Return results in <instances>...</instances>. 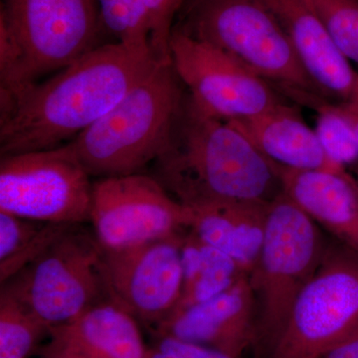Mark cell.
I'll use <instances>...</instances> for the list:
<instances>
[{
    "mask_svg": "<svg viewBox=\"0 0 358 358\" xmlns=\"http://www.w3.org/2000/svg\"><path fill=\"white\" fill-rule=\"evenodd\" d=\"M80 225L67 227L34 262L1 285L49 329L108 296L103 249Z\"/></svg>",
    "mask_w": 358,
    "mask_h": 358,
    "instance_id": "5b68a950",
    "label": "cell"
},
{
    "mask_svg": "<svg viewBox=\"0 0 358 358\" xmlns=\"http://www.w3.org/2000/svg\"><path fill=\"white\" fill-rule=\"evenodd\" d=\"M70 225L40 222L0 211V282L6 284L42 253Z\"/></svg>",
    "mask_w": 358,
    "mask_h": 358,
    "instance_id": "ffe728a7",
    "label": "cell"
},
{
    "mask_svg": "<svg viewBox=\"0 0 358 358\" xmlns=\"http://www.w3.org/2000/svg\"><path fill=\"white\" fill-rule=\"evenodd\" d=\"M327 249L315 221L286 195L270 202L262 249L249 278L260 296L261 331L272 346Z\"/></svg>",
    "mask_w": 358,
    "mask_h": 358,
    "instance_id": "8992f818",
    "label": "cell"
},
{
    "mask_svg": "<svg viewBox=\"0 0 358 358\" xmlns=\"http://www.w3.org/2000/svg\"><path fill=\"white\" fill-rule=\"evenodd\" d=\"M185 0H145L150 28V50L159 63H171L169 41L174 20Z\"/></svg>",
    "mask_w": 358,
    "mask_h": 358,
    "instance_id": "cb8c5ba5",
    "label": "cell"
},
{
    "mask_svg": "<svg viewBox=\"0 0 358 358\" xmlns=\"http://www.w3.org/2000/svg\"><path fill=\"white\" fill-rule=\"evenodd\" d=\"M0 16L17 40L29 84L105 44L96 0H2Z\"/></svg>",
    "mask_w": 358,
    "mask_h": 358,
    "instance_id": "30bf717a",
    "label": "cell"
},
{
    "mask_svg": "<svg viewBox=\"0 0 358 358\" xmlns=\"http://www.w3.org/2000/svg\"><path fill=\"white\" fill-rule=\"evenodd\" d=\"M358 331V254L327 248L289 310L271 358H322Z\"/></svg>",
    "mask_w": 358,
    "mask_h": 358,
    "instance_id": "52a82bcc",
    "label": "cell"
},
{
    "mask_svg": "<svg viewBox=\"0 0 358 358\" xmlns=\"http://www.w3.org/2000/svg\"><path fill=\"white\" fill-rule=\"evenodd\" d=\"M185 95L173 62L157 63L70 145L90 176L140 173L166 148Z\"/></svg>",
    "mask_w": 358,
    "mask_h": 358,
    "instance_id": "3957f363",
    "label": "cell"
},
{
    "mask_svg": "<svg viewBox=\"0 0 358 358\" xmlns=\"http://www.w3.org/2000/svg\"><path fill=\"white\" fill-rule=\"evenodd\" d=\"M155 178L181 204L272 201L282 194L278 166L230 122L200 110L186 91Z\"/></svg>",
    "mask_w": 358,
    "mask_h": 358,
    "instance_id": "7a4b0ae2",
    "label": "cell"
},
{
    "mask_svg": "<svg viewBox=\"0 0 358 358\" xmlns=\"http://www.w3.org/2000/svg\"><path fill=\"white\" fill-rule=\"evenodd\" d=\"M90 174L70 143L3 155L0 211L40 222L78 225L90 221Z\"/></svg>",
    "mask_w": 358,
    "mask_h": 358,
    "instance_id": "ba28073f",
    "label": "cell"
},
{
    "mask_svg": "<svg viewBox=\"0 0 358 358\" xmlns=\"http://www.w3.org/2000/svg\"><path fill=\"white\" fill-rule=\"evenodd\" d=\"M229 122L278 166L348 173L345 167L329 159L296 106L284 102L264 114Z\"/></svg>",
    "mask_w": 358,
    "mask_h": 358,
    "instance_id": "e0dca14e",
    "label": "cell"
},
{
    "mask_svg": "<svg viewBox=\"0 0 358 358\" xmlns=\"http://www.w3.org/2000/svg\"><path fill=\"white\" fill-rule=\"evenodd\" d=\"M350 62L358 65V0H303Z\"/></svg>",
    "mask_w": 358,
    "mask_h": 358,
    "instance_id": "603a6c76",
    "label": "cell"
},
{
    "mask_svg": "<svg viewBox=\"0 0 358 358\" xmlns=\"http://www.w3.org/2000/svg\"><path fill=\"white\" fill-rule=\"evenodd\" d=\"M293 45L301 64L331 102L358 112V72L303 0H263Z\"/></svg>",
    "mask_w": 358,
    "mask_h": 358,
    "instance_id": "4fadbf2b",
    "label": "cell"
},
{
    "mask_svg": "<svg viewBox=\"0 0 358 358\" xmlns=\"http://www.w3.org/2000/svg\"><path fill=\"white\" fill-rule=\"evenodd\" d=\"M96 1L103 31L115 39V43L124 45L129 50L152 56L150 20L145 0Z\"/></svg>",
    "mask_w": 358,
    "mask_h": 358,
    "instance_id": "7402d4cb",
    "label": "cell"
},
{
    "mask_svg": "<svg viewBox=\"0 0 358 358\" xmlns=\"http://www.w3.org/2000/svg\"><path fill=\"white\" fill-rule=\"evenodd\" d=\"M355 174H357V176H355V179H357V185H358V164H355Z\"/></svg>",
    "mask_w": 358,
    "mask_h": 358,
    "instance_id": "f1b7e54d",
    "label": "cell"
},
{
    "mask_svg": "<svg viewBox=\"0 0 358 358\" xmlns=\"http://www.w3.org/2000/svg\"><path fill=\"white\" fill-rule=\"evenodd\" d=\"M256 294L249 275L199 305L173 313L155 329L166 336L242 357L255 343Z\"/></svg>",
    "mask_w": 358,
    "mask_h": 358,
    "instance_id": "5bb4252c",
    "label": "cell"
},
{
    "mask_svg": "<svg viewBox=\"0 0 358 358\" xmlns=\"http://www.w3.org/2000/svg\"><path fill=\"white\" fill-rule=\"evenodd\" d=\"M176 17L174 30L225 52L278 91L299 90L324 98L263 0H185Z\"/></svg>",
    "mask_w": 358,
    "mask_h": 358,
    "instance_id": "277c9868",
    "label": "cell"
},
{
    "mask_svg": "<svg viewBox=\"0 0 358 358\" xmlns=\"http://www.w3.org/2000/svg\"><path fill=\"white\" fill-rule=\"evenodd\" d=\"M186 233L124 251L103 252L108 298L155 329L180 300L183 284L181 245Z\"/></svg>",
    "mask_w": 358,
    "mask_h": 358,
    "instance_id": "7c38bea8",
    "label": "cell"
},
{
    "mask_svg": "<svg viewBox=\"0 0 358 358\" xmlns=\"http://www.w3.org/2000/svg\"></svg>",
    "mask_w": 358,
    "mask_h": 358,
    "instance_id": "f546056e",
    "label": "cell"
},
{
    "mask_svg": "<svg viewBox=\"0 0 358 358\" xmlns=\"http://www.w3.org/2000/svg\"><path fill=\"white\" fill-rule=\"evenodd\" d=\"M148 358H242L208 348L173 338L157 336V341L148 348Z\"/></svg>",
    "mask_w": 358,
    "mask_h": 358,
    "instance_id": "d4e9b609",
    "label": "cell"
},
{
    "mask_svg": "<svg viewBox=\"0 0 358 358\" xmlns=\"http://www.w3.org/2000/svg\"><path fill=\"white\" fill-rule=\"evenodd\" d=\"M49 329L8 289L0 292V358H27Z\"/></svg>",
    "mask_w": 358,
    "mask_h": 358,
    "instance_id": "44dd1931",
    "label": "cell"
},
{
    "mask_svg": "<svg viewBox=\"0 0 358 358\" xmlns=\"http://www.w3.org/2000/svg\"><path fill=\"white\" fill-rule=\"evenodd\" d=\"M270 202H223L189 208V231L200 241L227 254L250 275L262 249Z\"/></svg>",
    "mask_w": 358,
    "mask_h": 358,
    "instance_id": "ac0fdd59",
    "label": "cell"
},
{
    "mask_svg": "<svg viewBox=\"0 0 358 358\" xmlns=\"http://www.w3.org/2000/svg\"><path fill=\"white\" fill-rule=\"evenodd\" d=\"M157 61L109 42L43 83L0 101V154L60 147L101 119L147 76Z\"/></svg>",
    "mask_w": 358,
    "mask_h": 358,
    "instance_id": "6da1fadb",
    "label": "cell"
},
{
    "mask_svg": "<svg viewBox=\"0 0 358 358\" xmlns=\"http://www.w3.org/2000/svg\"><path fill=\"white\" fill-rule=\"evenodd\" d=\"M169 50L188 95L206 114L235 121L286 102L274 85L211 45L173 29Z\"/></svg>",
    "mask_w": 358,
    "mask_h": 358,
    "instance_id": "8fae6325",
    "label": "cell"
},
{
    "mask_svg": "<svg viewBox=\"0 0 358 358\" xmlns=\"http://www.w3.org/2000/svg\"><path fill=\"white\" fill-rule=\"evenodd\" d=\"M322 358H358V331L334 346Z\"/></svg>",
    "mask_w": 358,
    "mask_h": 358,
    "instance_id": "484cf974",
    "label": "cell"
},
{
    "mask_svg": "<svg viewBox=\"0 0 358 358\" xmlns=\"http://www.w3.org/2000/svg\"><path fill=\"white\" fill-rule=\"evenodd\" d=\"M192 220V210L155 176L134 173L93 183L90 221L107 253L185 234Z\"/></svg>",
    "mask_w": 358,
    "mask_h": 358,
    "instance_id": "9c48e42d",
    "label": "cell"
},
{
    "mask_svg": "<svg viewBox=\"0 0 358 358\" xmlns=\"http://www.w3.org/2000/svg\"><path fill=\"white\" fill-rule=\"evenodd\" d=\"M138 322L107 296L76 319L49 329L50 341L45 350L85 358H148Z\"/></svg>",
    "mask_w": 358,
    "mask_h": 358,
    "instance_id": "9a60e30c",
    "label": "cell"
},
{
    "mask_svg": "<svg viewBox=\"0 0 358 358\" xmlns=\"http://www.w3.org/2000/svg\"><path fill=\"white\" fill-rule=\"evenodd\" d=\"M44 358H85L72 353L55 352V350H45L43 352Z\"/></svg>",
    "mask_w": 358,
    "mask_h": 358,
    "instance_id": "83f0119b",
    "label": "cell"
},
{
    "mask_svg": "<svg viewBox=\"0 0 358 358\" xmlns=\"http://www.w3.org/2000/svg\"><path fill=\"white\" fill-rule=\"evenodd\" d=\"M334 106H336V109L338 110L339 114L343 115L350 124V126L352 127L353 133H355V138L358 141V112L348 109L341 103H334Z\"/></svg>",
    "mask_w": 358,
    "mask_h": 358,
    "instance_id": "4316f807",
    "label": "cell"
},
{
    "mask_svg": "<svg viewBox=\"0 0 358 358\" xmlns=\"http://www.w3.org/2000/svg\"><path fill=\"white\" fill-rule=\"evenodd\" d=\"M181 254L182 292L173 313L210 300L248 275L230 256L200 241L189 230L183 238Z\"/></svg>",
    "mask_w": 358,
    "mask_h": 358,
    "instance_id": "d6986e66",
    "label": "cell"
},
{
    "mask_svg": "<svg viewBox=\"0 0 358 358\" xmlns=\"http://www.w3.org/2000/svg\"><path fill=\"white\" fill-rule=\"evenodd\" d=\"M278 166V164H277ZM282 194L358 254V185L350 173L278 166Z\"/></svg>",
    "mask_w": 358,
    "mask_h": 358,
    "instance_id": "2e32d148",
    "label": "cell"
}]
</instances>
